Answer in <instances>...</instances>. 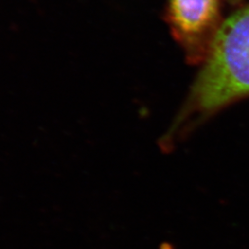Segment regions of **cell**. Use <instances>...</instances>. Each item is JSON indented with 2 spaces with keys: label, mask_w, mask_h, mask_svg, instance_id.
I'll return each mask as SVG.
<instances>
[{
  "label": "cell",
  "mask_w": 249,
  "mask_h": 249,
  "mask_svg": "<svg viewBox=\"0 0 249 249\" xmlns=\"http://www.w3.org/2000/svg\"><path fill=\"white\" fill-rule=\"evenodd\" d=\"M248 95L249 5L234 13L216 33L193 101L197 109L209 112Z\"/></svg>",
  "instance_id": "cell-1"
},
{
  "label": "cell",
  "mask_w": 249,
  "mask_h": 249,
  "mask_svg": "<svg viewBox=\"0 0 249 249\" xmlns=\"http://www.w3.org/2000/svg\"><path fill=\"white\" fill-rule=\"evenodd\" d=\"M220 0H170L169 19L178 41L193 53L213 41Z\"/></svg>",
  "instance_id": "cell-2"
}]
</instances>
